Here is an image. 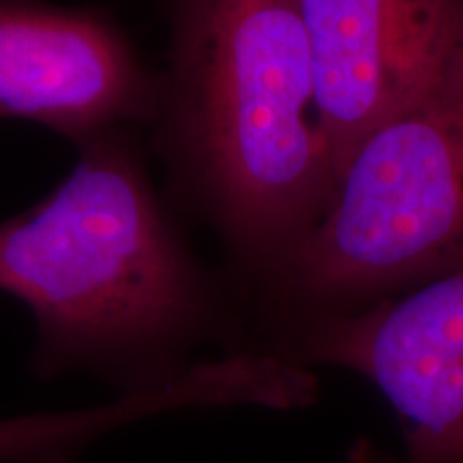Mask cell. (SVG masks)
I'll list each match as a JSON object with an SVG mask.
<instances>
[{
  "mask_svg": "<svg viewBox=\"0 0 463 463\" xmlns=\"http://www.w3.org/2000/svg\"><path fill=\"white\" fill-rule=\"evenodd\" d=\"M457 7L459 0H300L337 178L364 136L430 73Z\"/></svg>",
  "mask_w": 463,
  "mask_h": 463,
  "instance_id": "obj_6",
  "label": "cell"
},
{
  "mask_svg": "<svg viewBox=\"0 0 463 463\" xmlns=\"http://www.w3.org/2000/svg\"><path fill=\"white\" fill-rule=\"evenodd\" d=\"M161 97L112 9L0 0V123L28 120L78 144L114 127L146 129Z\"/></svg>",
  "mask_w": 463,
  "mask_h": 463,
  "instance_id": "obj_5",
  "label": "cell"
},
{
  "mask_svg": "<svg viewBox=\"0 0 463 463\" xmlns=\"http://www.w3.org/2000/svg\"><path fill=\"white\" fill-rule=\"evenodd\" d=\"M273 358L363 375L397 414L405 463H463V260L399 297L303 328Z\"/></svg>",
  "mask_w": 463,
  "mask_h": 463,
  "instance_id": "obj_4",
  "label": "cell"
},
{
  "mask_svg": "<svg viewBox=\"0 0 463 463\" xmlns=\"http://www.w3.org/2000/svg\"><path fill=\"white\" fill-rule=\"evenodd\" d=\"M73 148V170L0 222V292L31 311L34 378L90 373L129 395L176 384L213 341L234 354L228 279L164 198L146 133L114 127Z\"/></svg>",
  "mask_w": 463,
  "mask_h": 463,
  "instance_id": "obj_1",
  "label": "cell"
},
{
  "mask_svg": "<svg viewBox=\"0 0 463 463\" xmlns=\"http://www.w3.org/2000/svg\"><path fill=\"white\" fill-rule=\"evenodd\" d=\"M159 5L167 43L146 146L167 204L217 239L236 305L294 256L337 194L303 9Z\"/></svg>",
  "mask_w": 463,
  "mask_h": 463,
  "instance_id": "obj_2",
  "label": "cell"
},
{
  "mask_svg": "<svg viewBox=\"0 0 463 463\" xmlns=\"http://www.w3.org/2000/svg\"><path fill=\"white\" fill-rule=\"evenodd\" d=\"M463 260V0L442 50L341 170L320 225L236 300L241 354L399 297Z\"/></svg>",
  "mask_w": 463,
  "mask_h": 463,
  "instance_id": "obj_3",
  "label": "cell"
}]
</instances>
